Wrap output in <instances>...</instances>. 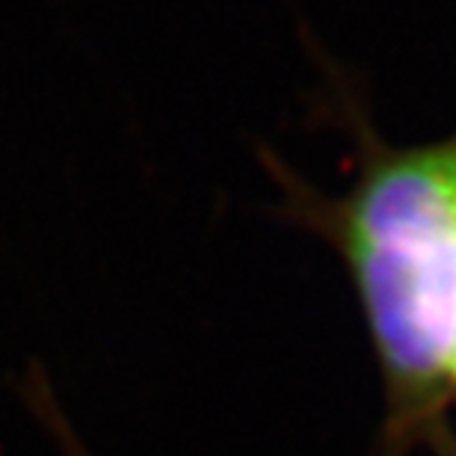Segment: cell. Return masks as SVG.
Listing matches in <instances>:
<instances>
[{
    "instance_id": "cell-1",
    "label": "cell",
    "mask_w": 456,
    "mask_h": 456,
    "mask_svg": "<svg viewBox=\"0 0 456 456\" xmlns=\"http://www.w3.org/2000/svg\"><path fill=\"white\" fill-rule=\"evenodd\" d=\"M335 228L395 386L456 377V136L370 158Z\"/></svg>"
}]
</instances>
